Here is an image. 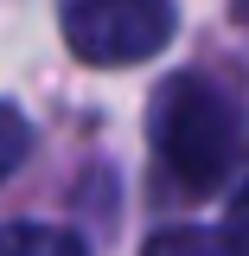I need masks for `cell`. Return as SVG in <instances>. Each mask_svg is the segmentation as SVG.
<instances>
[{"mask_svg":"<svg viewBox=\"0 0 249 256\" xmlns=\"http://www.w3.org/2000/svg\"><path fill=\"white\" fill-rule=\"evenodd\" d=\"M154 154L179 192H211L243 160V109L211 77H166L154 96Z\"/></svg>","mask_w":249,"mask_h":256,"instance_id":"obj_1","label":"cell"},{"mask_svg":"<svg viewBox=\"0 0 249 256\" xmlns=\"http://www.w3.org/2000/svg\"><path fill=\"white\" fill-rule=\"evenodd\" d=\"M173 38V0H70L64 6V45L83 64H141L166 52Z\"/></svg>","mask_w":249,"mask_h":256,"instance_id":"obj_2","label":"cell"},{"mask_svg":"<svg viewBox=\"0 0 249 256\" xmlns=\"http://www.w3.org/2000/svg\"><path fill=\"white\" fill-rule=\"evenodd\" d=\"M0 256H90L64 224H0Z\"/></svg>","mask_w":249,"mask_h":256,"instance_id":"obj_3","label":"cell"},{"mask_svg":"<svg viewBox=\"0 0 249 256\" xmlns=\"http://www.w3.org/2000/svg\"><path fill=\"white\" fill-rule=\"evenodd\" d=\"M147 256H243V250L218 230H160L147 244Z\"/></svg>","mask_w":249,"mask_h":256,"instance_id":"obj_4","label":"cell"},{"mask_svg":"<svg viewBox=\"0 0 249 256\" xmlns=\"http://www.w3.org/2000/svg\"><path fill=\"white\" fill-rule=\"evenodd\" d=\"M26 148H32V128H26V116L0 102V180H6V173H13V166L26 160Z\"/></svg>","mask_w":249,"mask_h":256,"instance_id":"obj_5","label":"cell"},{"mask_svg":"<svg viewBox=\"0 0 249 256\" xmlns=\"http://www.w3.org/2000/svg\"><path fill=\"white\" fill-rule=\"evenodd\" d=\"M224 237H230V244L249 256V166H243V180H237V192H230V218H224Z\"/></svg>","mask_w":249,"mask_h":256,"instance_id":"obj_6","label":"cell"}]
</instances>
